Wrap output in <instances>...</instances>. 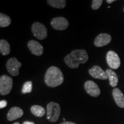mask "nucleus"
<instances>
[{
  "label": "nucleus",
  "instance_id": "nucleus-22",
  "mask_svg": "<svg viewBox=\"0 0 124 124\" xmlns=\"http://www.w3.org/2000/svg\"><path fill=\"white\" fill-rule=\"evenodd\" d=\"M8 102L7 101L5 100H1L0 101V108H5L6 106H7Z\"/></svg>",
  "mask_w": 124,
  "mask_h": 124
},
{
  "label": "nucleus",
  "instance_id": "nucleus-27",
  "mask_svg": "<svg viewBox=\"0 0 124 124\" xmlns=\"http://www.w3.org/2000/svg\"><path fill=\"white\" fill-rule=\"evenodd\" d=\"M63 120H64V121H65V120H66V119H65L64 118H63Z\"/></svg>",
  "mask_w": 124,
  "mask_h": 124
},
{
  "label": "nucleus",
  "instance_id": "nucleus-25",
  "mask_svg": "<svg viewBox=\"0 0 124 124\" xmlns=\"http://www.w3.org/2000/svg\"><path fill=\"white\" fill-rule=\"evenodd\" d=\"M114 0H107L106 2L108 3V4H111V3H112L113 2H114Z\"/></svg>",
  "mask_w": 124,
  "mask_h": 124
},
{
  "label": "nucleus",
  "instance_id": "nucleus-26",
  "mask_svg": "<svg viewBox=\"0 0 124 124\" xmlns=\"http://www.w3.org/2000/svg\"><path fill=\"white\" fill-rule=\"evenodd\" d=\"M13 124H20L19 122H15Z\"/></svg>",
  "mask_w": 124,
  "mask_h": 124
},
{
  "label": "nucleus",
  "instance_id": "nucleus-1",
  "mask_svg": "<svg viewBox=\"0 0 124 124\" xmlns=\"http://www.w3.org/2000/svg\"><path fill=\"white\" fill-rule=\"evenodd\" d=\"M89 59V56L85 49H75L64 59L66 64L71 69H78L80 64H85Z\"/></svg>",
  "mask_w": 124,
  "mask_h": 124
},
{
  "label": "nucleus",
  "instance_id": "nucleus-9",
  "mask_svg": "<svg viewBox=\"0 0 124 124\" xmlns=\"http://www.w3.org/2000/svg\"><path fill=\"white\" fill-rule=\"evenodd\" d=\"M84 87L86 92L93 97H97L100 95L101 90L100 87L92 80H87L85 82Z\"/></svg>",
  "mask_w": 124,
  "mask_h": 124
},
{
  "label": "nucleus",
  "instance_id": "nucleus-28",
  "mask_svg": "<svg viewBox=\"0 0 124 124\" xmlns=\"http://www.w3.org/2000/svg\"></svg>",
  "mask_w": 124,
  "mask_h": 124
},
{
  "label": "nucleus",
  "instance_id": "nucleus-23",
  "mask_svg": "<svg viewBox=\"0 0 124 124\" xmlns=\"http://www.w3.org/2000/svg\"><path fill=\"white\" fill-rule=\"evenodd\" d=\"M60 124H77L74 123V122H70V121H64V122H62V123H60Z\"/></svg>",
  "mask_w": 124,
  "mask_h": 124
},
{
  "label": "nucleus",
  "instance_id": "nucleus-11",
  "mask_svg": "<svg viewBox=\"0 0 124 124\" xmlns=\"http://www.w3.org/2000/svg\"><path fill=\"white\" fill-rule=\"evenodd\" d=\"M28 47L31 53L36 56H41L44 51L43 46L35 40H30L28 43Z\"/></svg>",
  "mask_w": 124,
  "mask_h": 124
},
{
  "label": "nucleus",
  "instance_id": "nucleus-3",
  "mask_svg": "<svg viewBox=\"0 0 124 124\" xmlns=\"http://www.w3.org/2000/svg\"><path fill=\"white\" fill-rule=\"evenodd\" d=\"M60 107L59 103L54 102H49L46 106V118L51 122L58 120L60 114Z\"/></svg>",
  "mask_w": 124,
  "mask_h": 124
},
{
  "label": "nucleus",
  "instance_id": "nucleus-10",
  "mask_svg": "<svg viewBox=\"0 0 124 124\" xmlns=\"http://www.w3.org/2000/svg\"><path fill=\"white\" fill-rule=\"evenodd\" d=\"M89 73L91 77L95 79L106 80L108 79L106 71H105L98 66H94L89 70Z\"/></svg>",
  "mask_w": 124,
  "mask_h": 124
},
{
  "label": "nucleus",
  "instance_id": "nucleus-4",
  "mask_svg": "<svg viewBox=\"0 0 124 124\" xmlns=\"http://www.w3.org/2000/svg\"><path fill=\"white\" fill-rule=\"evenodd\" d=\"M13 87V79L7 75L1 76L0 78V94L2 95L9 94Z\"/></svg>",
  "mask_w": 124,
  "mask_h": 124
},
{
  "label": "nucleus",
  "instance_id": "nucleus-16",
  "mask_svg": "<svg viewBox=\"0 0 124 124\" xmlns=\"http://www.w3.org/2000/svg\"><path fill=\"white\" fill-rule=\"evenodd\" d=\"M0 52L2 55H8L10 52V46L8 41L1 39L0 40Z\"/></svg>",
  "mask_w": 124,
  "mask_h": 124
},
{
  "label": "nucleus",
  "instance_id": "nucleus-13",
  "mask_svg": "<svg viewBox=\"0 0 124 124\" xmlns=\"http://www.w3.org/2000/svg\"><path fill=\"white\" fill-rule=\"evenodd\" d=\"M24 114V111L18 107H13L9 110L7 114V119L9 121H12L21 118Z\"/></svg>",
  "mask_w": 124,
  "mask_h": 124
},
{
  "label": "nucleus",
  "instance_id": "nucleus-5",
  "mask_svg": "<svg viewBox=\"0 0 124 124\" xmlns=\"http://www.w3.org/2000/svg\"><path fill=\"white\" fill-rule=\"evenodd\" d=\"M31 29L34 36L39 40H44L47 37V29L46 26L41 23H34L32 24Z\"/></svg>",
  "mask_w": 124,
  "mask_h": 124
},
{
  "label": "nucleus",
  "instance_id": "nucleus-14",
  "mask_svg": "<svg viewBox=\"0 0 124 124\" xmlns=\"http://www.w3.org/2000/svg\"><path fill=\"white\" fill-rule=\"evenodd\" d=\"M112 94L116 104L121 108H124V95L121 91L118 88H115Z\"/></svg>",
  "mask_w": 124,
  "mask_h": 124
},
{
  "label": "nucleus",
  "instance_id": "nucleus-2",
  "mask_svg": "<svg viewBox=\"0 0 124 124\" xmlns=\"http://www.w3.org/2000/svg\"><path fill=\"white\" fill-rule=\"evenodd\" d=\"M45 83L50 87L61 85L64 81V76L62 71L56 66H51L46 71L44 77Z\"/></svg>",
  "mask_w": 124,
  "mask_h": 124
},
{
  "label": "nucleus",
  "instance_id": "nucleus-19",
  "mask_svg": "<svg viewBox=\"0 0 124 124\" xmlns=\"http://www.w3.org/2000/svg\"><path fill=\"white\" fill-rule=\"evenodd\" d=\"M12 20L8 16L5 14L0 13V27L1 28L7 27L10 25Z\"/></svg>",
  "mask_w": 124,
  "mask_h": 124
},
{
  "label": "nucleus",
  "instance_id": "nucleus-7",
  "mask_svg": "<svg viewBox=\"0 0 124 124\" xmlns=\"http://www.w3.org/2000/svg\"><path fill=\"white\" fill-rule=\"evenodd\" d=\"M106 60L108 66L113 69H117L121 64V60L117 53L110 51L107 53Z\"/></svg>",
  "mask_w": 124,
  "mask_h": 124
},
{
  "label": "nucleus",
  "instance_id": "nucleus-18",
  "mask_svg": "<svg viewBox=\"0 0 124 124\" xmlns=\"http://www.w3.org/2000/svg\"><path fill=\"white\" fill-rule=\"evenodd\" d=\"M47 3L54 8L63 9L66 7L67 2L65 0H48Z\"/></svg>",
  "mask_w": 124,
  "mask_h": 124
},
{
  "label": "nucleus",
  "instance_id": "nucleus-15",
  "mask_svg": "<svg viewBox=\"0 0 124 124\" xmlns=\"http://www.w3.org/2000/svg\"><path fill=\"white\" fill-rule=\"evenodd\" d=\"M106 71L109 79L110 85L113 87H115L118 83V78L117 74L111 69H107Z\"/></svg>",
  "mask_w": 124,
  "mask_h": 124
},
{
  "label": "nucleus",
  "instance_id": "nucleus-6",
  "mask_svg": "<svg viewBox=\"0 0 124 124\" xmlns=\"http://www.w3.org/2000/svg\"><path fill=\"white\" fill-rule=\"evenodd\" d=\"M21 63L16 58H12L7 62V70L10 75L16 77L19 74V69L21 67Z\"/></svg>",
  "mask_w": 124,
  "mask_h": 124
},
{
  "label": "nucleus",
  "instance_id": "nucleus-12",
  "mask_svg": "<svg viewBox=\"0 0 124 124\" xmlns=\"http://www.w3.org/2000/svg\"><path fill=\"white\" fill-rule=\"evenodd\" d=\"M111 37L108 33H101L94 40V44L97 47H101L106 46L110 43Z\"/></svg>",
  "mask_w": 124,
  "mask_h": 124
},
{
  "label": "nucleus",
  "instance_id": "nucleus-8",
  "mask_svg": "<svg viewBox=\"0 0 124 124\" xmlns=\"http://www.w3.org/2000/svg\"><path fill=\"white\" fill-rule=\"evenodd\" d=\"M54 29L58 31H63L67 28L69 25L68 20L63 17H58L53 18L51 23Z\"/></svg>",
  "mask_w": 124,
  "mask_h": 124
},
{
  "label": "nucleus",
  "instance_id": "nucleus-20",
  "mask_svg": "<svg viewBox=\"0 0 124 124\" xmlns=\"http://www.w3.org/2000/svg\"><path fill=\"white\" fill-rule=\"evenodd\" d=\"M32 90V82L31 81H27L23 85L22 89L23 94L30 93Z\"/></svg>",
  "mask_w": 124,
  "mask_h": 124
},
{
  "label": "nucleus",
  "instance_id": "nucleus-21",
  "mask_svg": "<svg viewBox=\"0 0 124 124\" xmlns=\"http://www.w3.org/2000/svg\"><path fill=\"white\" fill-rule=\"evenodd\" d=\"M103 2L102 0H93L92 2V9L93 10H97L101 6V5Z\"/></svg>",
  "mask_w": 124,
  "mask_h": 124
},
{
  "label": "nucleus",
  "instance_id": "nucleus-17",
  "mask_svg": "<svg viewBox=\"0 0 124 124\" xmlns=\"http://www.w3.org/2000/svg\"><path fill=\"white\" fill-rule=\"evenodd\" d=\"M31 111L34 116L38 117H41L46 113L44 108L39 105H33L31 108Z\"/></svg>",
  "mask_w": 124,
  "mask_h": 124
},
{
  "label": "nucleus",
  "instance_id": "nucleus-24",
  "mask_svg": "<svg viewBox=\"0 0 124 124\" xmlns=\"http://www.w3.org/2000/svg\"><path fill=\"white\" fill-rule=\"evenodd\" d=\"M23 124H35L33 122H31V121H25L24 122Z\"/></svg>",
  "mask_w": 124,
  "mask_h": 124
}]
</instances>
